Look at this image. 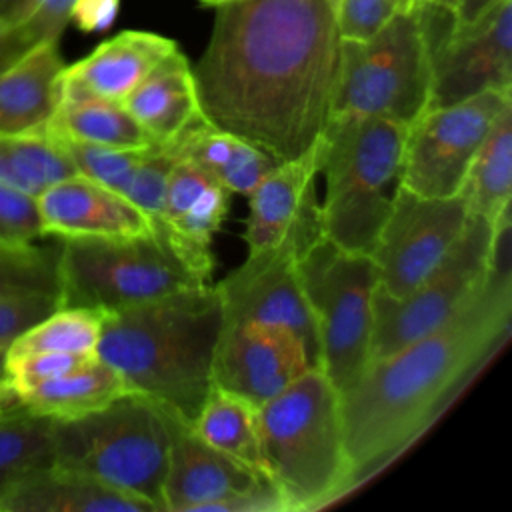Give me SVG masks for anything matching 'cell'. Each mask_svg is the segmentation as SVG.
I'll list each match as a JSON object with an SVG mask.
<instances>
[{
	"instance_id": "cell-14",
	"label": "cell",
	"mask_w": 512,
	"mask_h": 512,
	"mask_svg": "<svg viewBox=\"0 0 512 512\" xmlns=\"http://www.w3.org/2000/svg\"><path fill=\"white\" fill-rule=\"evenodd\" d=\"M310 368L318 366L288 326L224 322L212 362V384L262 406Z\"/></svg>"
},
{
	"instance_id": "cell-44",
	"label": "cell",
	"mask_w": 512,
	"mask_h": 512,
	"mask_svg": "<svg viewBox=\"0 0 512 512\" xmlns=\"http://www.w3.org/2000/svg\"><path fill=\"white\" fill-rule=\"evenodd\" d=\"M30 0H0V20L16 22Z\"/></svg>"
},
{
	"instance_id": "cell-9",
	"label": "cell",
	"mask_w": 512,
	"mask_h": 512,
	"mask_svg": "<svg viewBox=\"0 0 512 512\" xmlns=\"http://www.w3.org/2000/svg\"><path fill=\"white\" fill-rule=\"evenodd\" d=\"M318 336V368L342 394L370 362L378 272L370 256L316 242L296 262Z\"/></svg>"
},
{
	"instance_id": "cell-22",
	"label": "cell",
	"mask_w": 512,
	"mask_h": 512,
	"mask_svg": "<svg viewBox=\"0 0 512 512\" xmlns=\"http://www.w3.org/2000/svg\"><path fill=\"white\" fill-rule=\"evenodd\" d=\"M0 512H154L86 474L48 466L0 486Z\"/></svg>"
},
{
	"instance_id": "cell-23",
	"label": "cell",
	"mask_w": 512,
	"mask_h": 512,
	"mask_svg": "<svg viewBox=\"0 0 512 512\" xmlns=\"http://www.w3.org/2000/svg\"><path fill=\"white\" fill-rule=\"evenodd\" d=\"M154 146L166 148L202 114L192 64L176 48L122 102Z\"/></svg>"
},
{
	"instance_id": "cell-32",
	"label": "cell",
	"mask_w": 512,
	"mask_h": 512,
	"mask_svg": "<svg viewBox=\"0 0 512 512\" xmlns=\"http://www.w3.org/2000/svg\"><path fill=\"white\" fill-rule=\"evenodd\" d=\"M60 242H0V294H44L60 300Z\"/></svg>"
},
{
	"instance_id": "cell-35",
	"label": "cell",
	"mask_w": 512,
	"mask_h": 512,
	"mask_svg": "<svg viewBox=\"0 0 512 512\" xmlns=\"http://www.w3.org/2000/svg\"><path fill=\"white\" fill-rule=\"evenodd\" d=\"M96 358V352L76 354V352H36L6 358L2 362V376L16 388L18 394L30 390L32 386L52 380L56 376L68 374L90 360Z\"/></svg>"
},
{
	"instance_id": "cell-24",
	"label": "cell",
	"mask_w": 512,
	"mask_h": 512,
	"mask_svg": "<svg viewBox=\"0 0 512 512\" xmlns=\"http://www.w3.org/2000/svg\"><path fill=\"white\" fill-rule=\"evenodd\" d=\"M174 158H186L214 176L230 194L248 196L276 160L256 144L216 128L204 116L194 120L166 148Z\"/></svg>"
},
{
	"instance_id": "cell-38",
	"label": "cell",
	"mask_w": 512,
	"mask_h": 512,
	"mask_svg": "<svg viewBox=\"0 0 512 512\" xmlns=\"http://www.w3.org/2000/svg\"><path fill=\"white\" fill-rule=\"evenodd\" d=\"M60 308L56 296L0 294V350H6L24 330Z\"/></svg>"
},
{
	"instance_id": "cell-15",
	"label": "cell",
	"mask_w": 512,
	"mask_h": 512,
	"mask_svg": "<svg viewBox=\"0 0 512 512\" xmlns=\"http://www.w3.org/2000/svg\"><path fill=\"white\" fill-rule=\"evenodd\" d=\"M298 258L288 250L248 252L246 260L224 276L216 290L224 322H270L294 330L318 366V336L304 294Z\"/></svg>"
},
{
	"instance_id": "cell-43",
	"label": "cell",
	"mask_w": 512,
	"mask_h": 512,
	"mask_svg": "<svg viewBox=\"0 0 512 512\" xmlns=\"http://www.w3.org/2000/svg\"><path fill=\"white\" fill-rule=\"evenodd\" d=\"M18 406H22L20 394L4 376H0V414L16 410Z\"/></svg>"
},
{
	"instance_id": "cell-40",
	"label": "cell",
	"mask_w": 512,
	"mask_h": 512,
	"mask_svg": "<svg viewBox=\"0 0 512 512\" xmlns=\"http://www.w3.org/2000/svg\"><path fill=\"white\" fill-rule=\"evenodd\" d=\"M120 0H76L70 20L82 32L106 30L118 16Z\"/></svg>"
},
{
	"instance_id": "cell-37",
	"label": "cell",
	"mask_w": 512,
	"mask_h": 512,
	"mask_svg": "<svg viewBox=\"0 0 512 512\" xmlns=\"http://www.w3.org/2000/svg\"><path fill=\"white\" fill-rule=\"evenodd\" d=\"M44 236L34 196L0 184V242H28Z\"/></svg>"
},
{
	"instance_id": "cell-27",
	"label": "cell",
	"mask_w": 512,
	"mask_h": 512,
	"mask_svg": "<svg viewBox=\"0 0 512 512\" xmlns=\"http://www.w3.org/2000/svg\"><path fill=\"white\" fill-rule=\"evenodd\" d=\"M470 216L496 226L510 214L512 196V104L502 110L474 154L458 192Z\"/></svg>"
},
{
	"instance_id": "cell-34",
	"label": "cell",
	"mask_w": 512,
	"mask_h": 512,
	"mask_svg": "<svg viewBox=\"0 0 512 512\" xmlns=\"http://www.w3.org/2000/svg\"><path fill=\"white\" fill-rule=\"evenodd\" d=\"M174 156L162 148H150L142 160L138 162L126 190L124 198H128L148 220L152 234L162 238L164 228V196L168 172L174 164ZM166 244V242H164Z\"/></svg>"
},
{
	"instance_id": "cell-16",
	"label": "cell",
	"mask_w": 512,
	"mask_h": 512,
	"mask_svg": "<svg viewBox=\"0 0 512 512\" xmlns=\"http://www.w3.org/2000/svg\"><path fill=\"white\" fill-rule=\"evenodd\" d=\"M430 104L446 106L480 92L512 94V0L472 28L452 30L430 50Z\"/></svg>"
},
{
	"instance_id": "cell-17",
	"label": "cell",
	"mask_w": 512,
	"mask_h": 512,
	"mask_svg": "<svg viewBox=\"0 0 512 512\" xmlns=\"http://www.w3.org/2000/svg\"><path fill=\"white\" fill-rule=\"evenodd\" d=\"M230 210V192L206 170L176 158L166 182L162 242L204 282L214 272L212 242Z\"/></svg>"
},
{
	"instance_id": "cell-28",
	"label": "cell",
	"mask_w": 512,
	"mask_h": 512,
	"mask_svg": "<svg viewBox=\"0 0 512 512\" xmlns=\"http://www.w3.org/2000/svg\"><path fill=\"white\" fill-rule=\"evenodd\" d=\"M190 428L206 444L266 476L258 406L250 400L212 384Z\"/></svg>"
},
{
	"instance_id": "cell-31",
	"label": "cell",
	"mask_w": 512,
	"mask_h": 512,
	"mask_svg": "<svg viewBox=\"0 0 512 512\" xmlns=\"http://www.w3.org/2000/svg\"><path fill=\"white\" fill-rule=\"evenodd\" d=\"M104 312L94 308L60 306L24 330L4 352L6 358L36 352H96Z\"/></svg>"
},
{
	"instance_id": "cell-8",
	"label": "cell",
	"mask_w": 512,
	"mask_h": 512,
	"mask_svg": "<svg viewBox=\"0 0 512 512\" xmlns=\"http://www.w3.org/2000/svg\"><path fill=\"white\" fill-rule=\"evenodd\" d=\"M60 306L116 312L204 286L156 234L60 238Z\"/></svg>"
},
{
	"instance_id": "cell-12",
	"label": "cell",
	"mask_w": 512,
	"mask_h": 512,
	"mask_svg": "<svg viewBox=\"0 0 512 512\" xmlns=\"http://www.w3.org/2000/svg\"><path fill=\"white\" fill-rule=\"evenodd\" d=\"M468 218L460 194L430 198L400 188L370 254L378 290L390 298L412 292L442 264Z\"/></svg>"
},
{
	"instance_id": "cell-36",
	"label": "cell",
	"mask_w": 512,
	"mask_h": 512,
	"mask_svg": "<svg viewBox=\"0 0 512 512\" xmlns=\"http://www.w3.org/2000/svg\"><path fill=\"white\" fill-rule=\"evenodd\" d=\"M420 0H336L342 40H366Z\"/></svg>"
},
{
	"instance_id": "cell-39",
	"label": "cell",
	"mask_w": 512,
	"mask_h": 512,
	"mask_svg": "<svg viewBox=\"0 0 512 512\" xmlns=\"http://www.w3.org/2000/svg\"><path fill=\"white\" fill-rule=\"evenodd\" d=\"M76 0H30L14 22L32 44L60 40Z\"/></svg>"
},
{
	"instance_id": "cell-13",
	"label": "cell",
	"mask_w": 512,
	"mask_h": 512,
	"mask_svg": "<svg viewBox=\"0 0 512 512\" xmlns=\"http://www.w3.org/2000/svg\"><path fill=\"white\" fill-rule=\"evenodd\" d=\"M320 140L304 154L276 162L248 194L244 228L248 252L288 250L300 258L326 238L316 194Z\"/></svg>"
},
{
	"instance_id": "cell-10",
	"label": "cell",
	"mask_w": 512,
	"mask_h": 512,
	"mask_svg": "<svg viewBox=\"0 0 512 512\" xmlns=\"http://www.w3.org/2000/svg\"><path fill=\"white\" fill-rule=\"evenodd\" d=\"M494 230L490 222L470 216L442 264L412 292L390 298L376 288L370 362L438 328L476 292L492 266Z\"/></svg>"
},
{
	"instance_id": "cell-11",
	"label": "cell",
	"mask_w": 512,
	"mask_h": 512,
	"mask_svg": "<svg viewBox=\"0 0 512 512\" xmlns=\"http://www.w3.org/2000/svg\"><path fill=\"white\" fill-rule=\"evenodd\" d=\"M510 104V92L488 90L454 104L426 108L408 126L402 188L430 198L456 196L474 154Z\"/></svg>"
},
{
	"instance_id": "cell-21",
	"label": "cell",
	"mask_w": 512,
	"mask_h": 512,
	"mask_svg": "<svg viewBox=\"0 0 512 512\" xmlns=\"http://www.w3.org/2000/svg\"><path fill=\"white\" fill-rule=\"evenodd\" d=\"M176 48L178 44L166 36L124 30L98 44L82 60L66 66L62 84L122 104Z\"/></svg>"
},
{
	"instance_id": "cell-29",
	"label": "cell",
	"mask_w": 512,
	"mask_h": 512,
	"mask_svg": "<svg viewBox=\"0 0 512 512\" xmlns=\"http://www.w3.org/2000/svg\"><path fill=\"white\" fill-rule=\"evenodd\" d=\"M72 174H78L72 160L50 136L0 138V184L38 198Z\"/></svg>"
},
{
	"instance_id": "cell-42",
	"label": "cell",
	"mask_w": 512,
	"mask_h": 512,
	"mask_svg": "<svg viewBox=\"0 0 512 512\" xmlns=\"http://www.w3.org/2000/svg\"><path fill=\"white\" fill-rule=\"evenodd\" d=\"M502 0H458L452 12V30H464L484 20Z\"/></svg>"
},
{
	"instance_id": "cell-7",
	"label": "cell",
	"mask_w": 512,
	"mask_h": 512,
	"mask_svg": "<svg viewBox=\"0 0 512 512\" xmlns=\"http://www.w3.org/2000/svg\"><path fill=\"white\" fill-rule=\"evenodd\" d=\"M432 60L420 2L366 40H342L334 114L412 124L430 104Z\"/></svg>"
},
{
	"instance_id": "cell-26",
	"label": "cell",
	"mask_w": 512,
	"mask_h": 512,
	"mask_svg": "<svg viewBox=\"0 0 512 512\" xmlns=\"http://www.w3.org/2000/svg\"><path fill=\"white\" fill-rule=\"evenodd\" d=\"M128 392L122 376L96 356L68 374L40 382L22 392L20 402L38 416L68 422L98 412Z\"/></svg>"
},
{
	"instance_id": "cell-19",
	"label": "cell",
	"mask_w": 512,
	"mask_h": 512,
	"mask_svg": "<svg viewBox=\"0 0 512 512\" xmlns=\"http://www.w3.org/2000/svg\"><path fill=\"white\" fill-rule=\"evenodd\" d=\"M36 202L44 236L124 238L152 232L148 220L128 198L82 174L52 184Z\"/></svg>"
},
{
	"instance_id": "cell-41",
	"label": "cell",
	"mask_w": 512,
	"mask_h": 512,
	"mask_svg": "<svg viewBox=\"0 0 512 512\" xmlns=\"http://www.w3.org/2000/svg\"><path fill=\"white\" fill-rule=\"evenodd\" d=\"M32 46L34 44L14 22L0 20V70L20 58Z\"/></svg>"
},
{
	"instance_id": "cell-3",
	"label": "cell",
	"mask_w": 512,
	"mask_h": 512,
	"mask_svg": "<svg viewBox=\"0 0 512 512\" xmlns=\"http://www.w3.org/2000/svg\"><path fill=\"white\" fill-rule=\"evenodd\" d=\"M224 324L216 286L186 288L138 306L104 312L96 356L130 392L192 426L212 388V362Z\"/></svg>"
},
{
	"instance_id": "cell-46",
	"label": "cell",
	"mask_w": 512,
	"mask_h": 512,
	"mask_svg": "<svg viewBox=\"0 0 512 512\" xmlns=\"http://www.w3.org/2000/svg\"><path fill=\"white\" fill-rule=\"evenodd\" d=\"M202 4H208V6H218V4H224V2H230V0H200Z\"/></svg>"
},
{
	"instance_id": "cell-5",
	"label": "cell",
	"mask_w": 512,
	"mask_h": 512,
	"mask_svg": "<svg viewBox=\"0 0 512 512\" xmlns=\"http://www.w3.org/2000/svg\"><path fill=\"white\" fill-rule=\"evenodd\" d=\"M408 124L334 114L320 140L326 182L324 236L342 250L370 256L402 188Z\"/></svg>"
},
{
	"instance_id": "cell-25",
	"label": "cell",
	"mask_w": 512,
	"mask_h": 512,
	"mask_svg": "<svg viewBox=\"0 0 512 512\" xmlns=\"http://www.w3.org/2000/svg\"><path fill=\"white\" fill-rule=\"evenodd\" d=\"M46 136L54 140L122 150L158 148L138 126L124 104L80 92L64 84L58 110L48 126Z\"/></svg>"
},
{
	"instance_id": "cell-33",
	"label": "cell",
	"mask_w": 512,
	"mask_h": 512,
	"mask_svg": "<svg viewBox=\"0 0 512 512\" xmlns=\"http://www.w3.org/2000/svg\"><path fill=\"white\" fill-rule=\"evenodd\" d=\"M56 142L64 148V152L72 160L78 174L118 194H124L138 162L150 150V148L122 150V148L78 144V142H66V140H56Z\"/></svg>"
},
{
	"instance_id": "cell-18",
	"label": "cell",
	"mask_w": 512,
	"mask_h": 512,
	"mask_svg": "<svg viewBox=\"0 0 512 512\" xmlns=\"http://www.w3.org/2000/svg\"><path fill=\"white\" fill-rule=\"evenodd\" d=\"M270 480L262 472L206 444L188 424L172 418L164 512H212L216 504Z\"/></svg>"
},
{
	"instance_id": "cell-1",
	"label": "cell",
	"mask_w": 512,
	"mask_h": 512,
	"mask_svg": "<svg viewBox=\"0 0 512 512\" xmlns=\"http://www.w3.org/2000/svg\"><path fill=\"white\" fill-rule=\"evenodd\" d=\"M192 66L204 118L276 162L310 150L332 116L342 36L336 0H230L214 6Z\"/></svg>"
},
{
	"instance_id": "cell-4",
	"label": "cell",
	"mask_w": 512,
	"mask_h": 512,
	"mask_svg": "<svg viewBox=\"0 0 512 512\" xmlns=\"http://www.w3.org/2000/svg\"><path fill=\"white\" fill-rule=\"evenodd\" d=\"M258 422L266 476L290 512L320 510L352 492L340 394L320 368L258 406Z\"/></svg>"
},
{
	"instance_id": "cell-6",
	"label": "cell",
	"mask_w": 512,
	"mask_h": 512,
	"mask_svg": "<svg viewBox=\"0 0 512 512\" xmlns=\"http://www.w3.org/2000/svg\"><path fill=\"white\" fill-rule=\"evenodd\" d=\"M172 418L150 398L128 392L98 412L54 422V464L164 512Z\"/></svg>"
},
{
	"instance_id": "cell-30",
	"label": "cell",
	"mask_w": 512,
	"mask_h": 512,
	"mask_svg": "<svg viewBox=\"0 0 512 512\" xmlns=\"http://www.w3.org/2000/svg\"><path fill=\"white\" fill-rule=\"evenodd\" d=\"M54 464V420L24 406L0 414V486Z\"/></svg>"
},
{
	"instance_id": "cell-20",
	"label": "cell",
	"mask_w": 512,
	"mask_h": 512,
	"mask_svg": "<svg viewBox=\"0 0 512 512\" xmlns=\"http://www.w3.org/2000/svg\"><path fill=\"white\" fill-rule=\"evenodd\" d=\"M58 40L38 42L0 70V138L46 136L62 96Z\"/></svg>"
},
{
	"instance_id": "cell-2",
	"label": "cell",
	"mask_w": 512,
	"mask_h": 512,
	"mask_svg": "<svg viewBox=\"0 0 512 512\" xmlns=\"http://www.w3.org/2000/svg\"><path fill=\"white\" fill-rule=\"evenodd\" d=\"M512 328L510 214L494 230L492 266L438 328L370 362L340 394L352 490L402 456L506 344Z\"/></svg>"
},
{
	"instance_id": "cell-45",
	"label": "cell",
	"mask_w": 512,
	"mask_h": 512,
	"mask_svg": "<svg viewBox=\"0 0 512 512\" xmlns=\"http://www.w3.org/2000/svg\"><path fill=\"white\" fill-rule=\"evenodd\" d=\"M420 2H428V4H434V6H440V8H446V10H452L456 8L458 0H420Z\"/></svg>"
}]
</instances>
